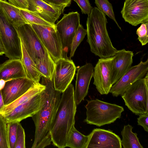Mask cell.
<instances>
[{"label":"cell","instance_id":"5bb4252c","mask_svg":"<svg viewBox=\"0 0 148 148\" xmlns=\"http://www.w3.org/2000/svg\"><path fill=\"white\" fill-rule=\"evenodd\" d=\"M88 136L87 148H122L119 136L110 130L95 128Z\"/></svg>","mask_w":148,"mask_h":148},{"label":"cell","instance_id":"7402d4cb","mask_svg":"<svg viewBox=\"0 0 148 148\" xmlns=\"http://www.w3.org/2000/svg\"><path fill=\"white\" fill-rule=\"evenodd\" d=\"M22 56L21 59L25 69L27 77L35 82H39L42 76L36 69L35 63L21 43Z\"/></svg>","mask_w":148,"mask_h":148},{"label":"cell","instance_id":"8992f818","mask_svg":"<svg viewBox=\"0 0 148 148\" xmlns=\"http://www.w3.org/2000/svg\"><path fill=\"white\" fill-rule=\"evenodd\" d=\"M16 29L21 43L35 63L39 60L54 61L30 24H23Z\"/></svg>","mask_w":148,"mask_h":148},{"label":"cell","instance_id":"4dcf8cb0","mask_svg":"<svg viewBox=\"0 0 148 148\" xmlns=\"http://www.w3.org/2000/svg\"><path fill=\"white\" fill-rule=\"evenodd\" d=\"M136 34L142 45H146L148 42V22L142 23L137 29Z\"/></svg>","mask_w":148,"mask_h":148},{"label":"cell","instance_id":"2e32d148","mask_svg":"<svg viewBox=\"0 0 148 148\" xmlns=\"http://www.w3.org/2000/svg\"><path fill=\"white\" fill-rule=\"evenodd\" d=\"M94 68L92 64L89 63L77 70L74 90L75 100L77 105L84 100L88 94L90 82L93 77Z\"/></svg>","mask_w":148,"mask_h":148},{"label":"cell","instance_id":"8d00e7d4","mask_svg":"<svg viewBox=\"0 0 148 148\" xmlns=\"http://www.w3.org/2000/svg\"><path fill=\"white\" fill-rule=\"evenodd\" d=\"M4 53L5 49L4 46L0 37V55H3Z\"/></svg>","mask_w":148,"mask_h":148},{"label":"cell","instance_id":"f35d334b","mask_svg":"<svg viewBox=\"0 0 148 148\" xmlns=\"http://www.w3.org/2000/svg\"><path fill=\"white\" fill-rule=\"evenodd\" d=\"M6 82L7 81L3 79H0V90L3 88Z\"/></svg>","mask_w":148,"mask_h":148},{"label":"cell","instance_id":"6da1fadb","mask_svg":"<svg viewBox=\"0 0 148 148\" xmlns=\"http://www.w3.org/2000/svg\"><path fill=\"white\" fill-rule=\"evenodd\" d=\"M41 78L40 83L46 88L41 93L38 110L32 117L35 127L32 148H36L38 144L43 147L50 144V130L61 98V93L54 89L53 80Z\"/></svg>","mask_w":148,"mask_h":148},{"label":"cell","instance_id":"277c9868","mask_svg":"<svg viewBox=\"0 0 148 148\" xmlns=\"http://www.w3.org/2000/svg\"><path fill=\"white\" fill-rule=\"evenodd\" d=\"M87 101L86 116L84 122L88 124L101 127L113 123L121 118L124 110L121 106L97 99Z\"/></svg>","mask_w":148,"mask_h":148},{"label":"cell","instance_id":"1f68e13d","mask_svg":"<svg viewBox=\"0 0 148 148\" xmlns=\"http://www.w3.org/2000/svg\"><path fill=\"white\" fill-rule=\"evenodd\" d=\"M19 122L18 124L15 148H25V134L24 129Z\"/></svg>","mask_w":148,"mask_h":148},{"label":"cell","instance_id":"7c38bea8","mask_svg":"<svg viewBox=\"0 0 148 148\" xmlns=\"http://www.w3.org/2000/svg\"><path fill=\"white\" fill-rule=\"evenodd\" d=\"M126 22L134 26L148 22V0H125L121 11Z\"/></svg>","mask_w":148,"mask_h":148},{"label":"cell","instance_id":"d6a6232c","mask_svg":"<svg viewBox=\"0 0 148 148\" xmlns=\"http://www.w3.org/2000/svg\"><path fill=\"white\" fill-rule=\"evenodd\" d=\"M51 5L62 8L64 10L65 8L69 6L71 0H42Z\"/></svg>","mask_w":148,"mask_h":148},{"label":"cell","instance_id":"83f0119b","mask_svg":"<svg viewBox=\"0 0 148 148\" xmlns=\"http://www.w3.org/2000/svg\"><path fill=\"white\" fill-rule=\"evenodd\" d=\"M87 33L86 29H84L82 25L80 24L72 41L70 49V58L74 56L76 49L83 41Z\"/></svg>","mask_w":148,"mask_h":148},{"label":"cell","instance_id":"d590c367","mask_svg":"<svg viewBox=\"0 0 148 148\" xmlns=\"http://www.w3.org/2000/svg\"><path fill=\"white\" fill-rule=\"evenodd\" d=\"M8 2L15 7L22 9H27L28 3L27 0H8Z\"/></svg>","mask_w":148,"mask_h":148},{"label":"cell","instance_id":"ba28073f","mask_svg":"<svg viewBox=\"0 0 148 148\" xmlns=\"http://www.w3.org/2000/svg\"><path fill=\"white\" fill-rule=\"evenodd\" d=\"M30 25L55 62L63 57L61 40L55 27Z\"/></svg>","mask_w":148,"mask_h":148},{"label":"cell","instance_id":"5b68a950","mask_svg":"<svg viewBox=\"0 0 148 148\" xmlns=\"http://www.w3.org/2000/svg\"><path fill=\"white\" fill-rule=\"evenodd\" d=\"M125 105L136 115L148 113V73L134 82L121 96Z\"/></svg>","mask_w":148,"mask_h":148},{"label":"cell","instance_id":"e575fe53","mask_svg":"<svg viewBox=\"0 0 148 148\" xmlns=\"http://www.w3.org/2000/svg\"><path fill=\"white\" fill-rule=\"evenodd\" d=\"M137 118L138 125L142 126L144 130L148 132V113L140 114Z\"/></svg>","mask_w":148,"mask_h":148},{"label":"cell","instance_id":"74e56055","mask_svg":"<svg viewBox=\"0 0 148 148\" xmlns=\"http://www.w3.org/2000/svg\"><path fill=\"white\" fill-rule=\"evenodd\" d=\"M4 106L1 90H0V111Z\"/></svg>","mask_w":148,"mask_h":148},{"label":"cell","instance_id":"7a4b0ae2","mask_svg":"<svg viewBox=\"0 0 148 148\" xmlns=\"http://www.w3.org/2000/svg\"><path fill=\"white\" fill-rule=\"evenodd\" d=\"M74 87L70 84L62 92L59 105L49 131L51 141L59 148L66 147L68 134L75 125L77 105L75 100Z\"/></svg>","mask_w":148,"mask_h":148},{"label":"cell","instance_id":"4fadbf2b","mask_svg":"<svg viewBox=\"0 0 148 148\" xmlns=\"http://www.w3.org/2000/svg\"><path fill=\"white\" fill-rule=\"evenodd\" d=\"M37 83L27 77L7 81L1 90L4 106L15 101L34 87Z\"/></svg>","mask_w":148,"mask_h":148},{"label":"cell","instance_id":"44dd1931","mask_svg":"<svg viewBox=\"0 0 148 148\" xmlns=\"http://www.w3.org/2000/svg\"><path fill=\"white\" fill-rule=\"evenodd\" d=\"M45 88V85L39 82H37L34 87L15 101L4 106L0 110V114L2 115L10 112L17 106L41 92Z\"/></svg>","mask_w":148,"mask_h":148},{"label":"cell","instance_id":"9a60e30c","mask_svg":"<svg viewBox=\"0 0 148 148\" xmlns=\"http://www.w3.org/2000/svg\"><path fill=\"white\" fill-rule=\"evenodd\" d=\"M41 92L17 106L10 112L1 115L6 123L20 122L28 117H32L38 110Z\"/></svg>","mask_w":148,"mask_h":148},{"label":"cell","instance_id":"ac0fdd59","mask_svg":"<svg viewBox=\"0 0 148 148\" xmlns=\"http://www.w3.org/2000/svg\"><path fill=\"white\" fill-rule=\"evenodd\" d=\"M27 9L54 25L64 11L62 8L48 4L42 0H27Z\"/></svg>","mask_w":148,"mask_h":148},{"label":"cell","instance_id":"f546056e","mask_svg":"<svg viewBox=\"0 0 148 148\" xmlns=\"http://www.w3.org/2000/svg\"><path fill=\"white\" fill-rule=\"evenodd\" d=\"M19 122L13 121L7 123L8 134L9 148H15L17 126Z\"/></svg>","mask_w":148,"mask_h":148},{"label":"cell","instance_id":"603a6c76","mask_svg":"<svg viewBox=\"0 0 148 148\" xmlns=\"http://www.w3.org/2000/svg\"><path fill=\"white\" fill-rule=\"evenodd\" d=\"M89 140L88 135L86 136L78 131L73 125L66 139V147L71 148H87Z\"/></svg>","mask_w":148,"mask_h":148},{"label":"cell","instance_id":"484cf974","mask_svg":"<svg viewBox=\"0 0 148 148\" xmlns=\"http://www.w3.org/2000/svg\"><path fill=\"white\" fill-rule=\"evenodd\" d=\"M35 63L36 69L42 77L53 80L55 66L54 61L39 60Z\"/></svg>","mask_w":148,"mask_h":148},{"label":"cell","instance_id":"4316f807","mask_svg":"<svg viewBox=\"0 0 148 148\" xmlns=\"http://www.w3.org/2000/svg\"><path fill=\"white\" fill-rule=\"evenodd\" d=\"M95 3L97 8L105 15L113 20L118 27L121 30L116 20L112 5L109 1L108 0H95Z\"/></svg>","mask_w":148,"mask_h":148},{"label":"cell","instance_id":"836d02e7","mask_svg":"<svg viewBox=\"0 0 148 148\" xmlns=\"http://www.w3.org/2000/svg\"><path fill=\"white\" fill-rule=\"evenodd\" d=\"M80 8L82 14L89 15L91 12L92 7L88 0H73Z\"/></svg>","mask_w":148,"mask_h":148},{"label":"cell","instance_id":"9c48e42d","mask_svg":"<svg viewBox=\"0 0 148 148\" xmlns=\"http://www.w3.org/2000/svg\"><path fill=\"white\" fill-rule=\"evenodd\" d=\"M76 67L73 61L62 57L55 62L53 81L54 89L62 93L71 84Z\"/></svg>","mask_w":148,"mask_h":148},{"label":"cell","instance_id":"d6986e66","mask_svg":"<svg viewBox=\"0 0 148 148\" xmlns=\"http://www.w3.org/2000/svg\"><path fill=\"white\" fill-rule=\"evenodd\" d=\"M27 77L21 59H9L0 64V79L6 81Z\"/></svg>","mask_w":148,"mask_h":148},{"label":"cell","instance_id":"3957f363","mask_svg":"<svg viewBox=\"0 0 148 148\" xmlns=\"http://www.w3.org/2000/svg\"><path fill=\"white\" fill-rule=\"evenodd\" d=\"M107 23L106 15L97 7L93 8L86 22L87 41L91 52L100 58L113 56L118 51L109 36Z\"/></svg>","mask_w":148,"mask_h":148},{"label":"cell","instance_id":"f1b7e54d","mask_svg":"<svg viewBox=\"0 0 148 148\" xmlns=\"http://www.w3.org/2000/svg\"><path fill=\"white\" fill-rule=\"evenodd\" d=\"M0 148H9L7 123L0 114Z\"/></svg>","mask_w":148,"mask_h":148},{"label":"cell","instance_id":"8fae6325","mask_svg":"<svg viewBox=\"0 0 148 148\" xmlns=\"http://www.w3.org/2000/svg\"><path fill=\"white\" fill-rule=\"evenodd\" d=\"M113 56L100 58L94 68L93 84L101 95H107L110 92L112 84V65Z\"/></svg>","mask_w":148,"mask_h":148},{"label":"cell","instance_id":"cb8c5ba5","mask_svg":"<svg viewBox=\"0 0 148 148\" xmlns=\"http://www.w3.org/2000/svg\"><path fill=\"white\" fill-rule=\"evenodd\" d=\"M133 127L129 124L124 125L121 131V145L123 148H143L136 133L132 132Z\"/></svg>","mask_w":148,"mask_h":148},{"label":"cell","instance_id":"d4e9b609","mask_svg":"<svg viewBox=\"0 0 148 148\" xmlns=\"http://www.w3.org/2000/svg\"><path fill=\"white\" fill-rule=\"evenodd\" d=\"M19 8L21 15L28 23L55 27V25H54L46 21L34 12L27 9Z\"/></svg>","mask_w":148,"mask_h":148},{"label":"cell","instance_id":"e0dca14e","mask_svg":"<svg viewBox=\"0 0 148 148\" xmlns=\"http://www.w3.org/2000/svg\"><path fill=\"white\" fill-rule=\"evenodd\" d=\"M133 51L125 49L118 50L113 56L112 65V84L116 83L129 69L133 63Z\"/></svg>","mask_w":148,"mask_h":148},{"label":"cell","instance_id":"30bf717a","mask_svg":"<svg viewBox=\"0 0 148 148\" xmlns=\"http://www.w3.org/2000/svg\"><path fill=\"white\" fill-rule=\"evenodd\" d=\"M148 59L144 62L141 60L138 64L132 66L112 86L109 92L114 97L122 95L125 91L134 82L144 77L148 73Z\"/></svg>","mask_w":148,"mask_h":148},{"label":"cell","instance_id":"52a82bcc","mask_svg":"<svg viewBox=\"0 0 148 148\" xmlns=\"http://www.w3.org/2000/svg\"><path fill=\"white\" fill-rule=\"evenodd\" d=\"M80 24V15L77 12L64 14L55 24L62 43L63 57L68 58L67 55L70 50L73 39Z\"/></svg>","mask_w":148,"mask_h":148},{"label":"cell","instance_id":"ffe728a7","mask_svg":"<svg viewBox=\"0 0 148 148\" xmlns=\"http://www.w3.org/2000/svg\"><path fill=\"white\" fill-rule=\"evenodd\" d=\"M0 8L9 22L16 29L21 25L27 23L21 15L19 8L6 0H0Z\"/></svg>","mask_w":148,"mask_h":148}]
</instances>
